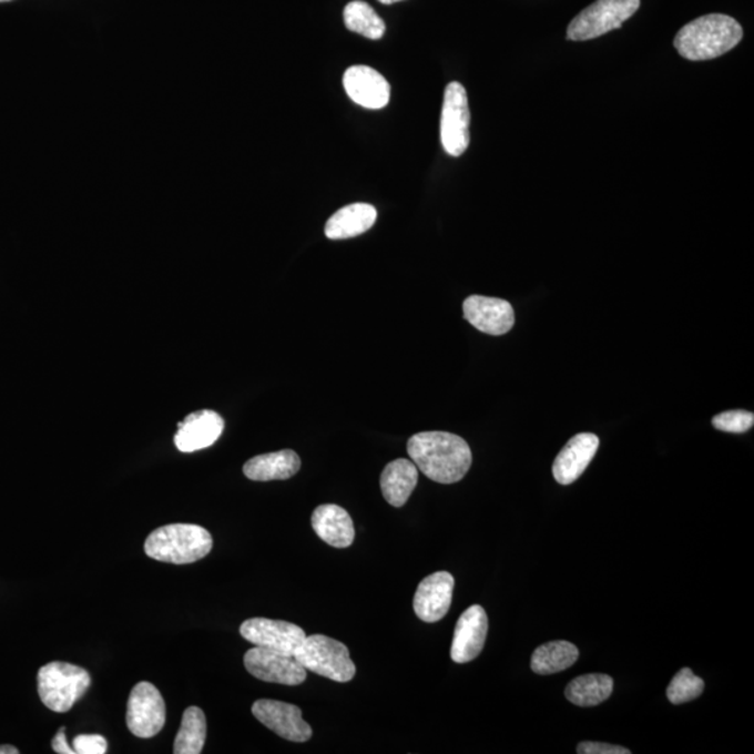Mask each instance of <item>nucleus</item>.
Segmentation results:
<instances>
[{
	"label": "nucleus",
	"instance_id": "a211bd4d",
	"mask_svg": "<svg viewBox=\"0 0 754 754\" xmlns=\"http://www.w3.org/2000/svg\"><path fill=\"white\" fill-rule=\"evenodd\" d=\"M312 527L322 541L333 548H348L355 540L351 516L337 505H322L312 516Z\"/></svg>",
	"mask_w": 754,
	"mask_h": 754
},
{
	"label": "nucleus",
	"instance_id": "c756f323",
	"mask_svg": "<svg viewBox=\"0 0 754 754\" xmlns=\"http://www.w3.org/2000/svg\"><path fill=\"white\" fill-rule=\"evenodd\" d=\"M52 748L59 754H75L74 748L69 746L64 728L59 730L57 736L53 737Z\"/></svg>",
	"mask_w": 754,
	"mask_h": 754
},
{
	"label": "nucleus",
	"instance_id": "9b49d317",
	"mask_svg": "<svg viewBox=\"0 0 754 754\" xmlns=\"http://www.w3.org/2000/svg\"><path fill=\"white\" fill-rule=\"evenodd\" d=\"M252 713L266 728L284 740L300 743L309 741L314 735L310 725L302 719L300 709L294 704L277 700H257L252 705Z\"/></svg>",
	"mask_w": 754,
	"mask_h": 754
},
{
	"label": "nucleus",
	"instance_id": "4be33fe9",
	"mask_svg": "<svg viewBox=\"0 0 754 754\" xmlns=\"http://www.w3.org/2000/svg\"><path fill=\"white\" fill-rule=\"evenodd\" d=\"M613 692V679L603 673H589L573 679L566 687V699L579 707H595L607 702Z\"/></svg>",
	"mask_w": 754,
	"mask_h": 754
},
{
	"label": "nucleus",
	"instance_id": "423d86ee",
	"mask_svg": "<svg viewBox=\"0 0 754 754\" xmlns=\"http://www.w3.org/2000/svg\"><path fill=\"white\" fill-rule=\"evenodd\" d=\"M640 9V0H597L575 16L568 27V40L589 41L621 29Z\"/></svg>",
	"mask_w": 754,
	"mask_h": 754
},
{
	"label": "nucleus",
	"instance_id": "39448f33",
	"mask_svg": "<svg viewBox=\"0 0 754 754\" xmlns=\"http://www.w3.org/2000/svg\"><path fill=\"white\" fill-rule=\"evenodd\" d=\"M295 659L306 671L317 673L334 682L353 681L357 668L346 644L323 634L306 635L304 643L295 651Z\"/></svg>",
	"mask_w": 754,
	"mask_h": 754
},
{
	"label": "nucleus",
	"instance_id": "0eeeda50",
	"mask_svg": "<svg viewBox=\"0 0 754 754\" xmlns=\"http://www.w3.org/2000/svg\"><path fill=\"white\" fill-rule=\"evenodd\" d=\"M470 106L462 84L452 82L445 91L441 108L440 139L447 154L460 157L470 145Z\"/></svg>",
	"mask_w": 754,
	"mask_h": 754
},
{
	"label": "nucleus",
	"instance_id": "b1692460",
	"mask_svg": "<svg viewBox=\"0 0 754 754\" xmlns=\"http://www.w3.org/2000/svg\"><path fill=\"white\" fill-rule=\"evenodd\" d=\"M206 715L198 707H188L182 716L181 728L174 743L175 754L202 753L206 743Z\"/></svg>",
	"mask_w": 754,
	"mask_h": 754
},
{
	"label": "nucleus",
	"instance_id": "5701e85b",
	"mask_svg": "<svg viewBox=\"0 0 754 754\" xmlns=\"http://www.w3.org/2000/svg\"><path fill=\"white\" fill-rule=\"evenodd\" d=\"M579 654V649L569 641H549L532 654L531 670L538 675H552L574 665Z\"/></svg>",
	"mask_w": 754,
	"mask_h": 754
},
{
	"label": "nucleus",
	"instance_id": "f257e3e1",
	"mask_svg": "<svg viewBox=\"0 0 754 754\" xmlns=\"http://www.w3.org/2000/svg\"><path fill=\"white\" fill-rule=\"evenodd\" d=\"M407 451L424 476L439 483H456L470 471L472 452L460 436L421 432L408 440Z\"/></svg>",
	"mask_w": 754,
	"mask_h": 754
},
{
	"label": "nucleus",
	"instance_id": "2eb2a0df",
	"mask_svg": "<svg viewBox=\"0 0 754 754\" xmlns=\"http://www.w3.org/2000/svg\"><path fill=\"white\" fill-rule=\"evenodd\" d=\"M344 89L349 99L368 110H381L390 101V84L369 67H353L344 73Z\"/></svg>",
	"mask_w": 754,
	"mask_h": 754
},
{
	"label": "nucleus",
	"instance_id": "f8f14e48",
	"mask_svg": "<svg viewBox=\"0 0 754 754\" xmlns=\"http://www.w3.org/2000/svg\"><path fill=\"white\" fill-rule=\"evenodd\" d=\"M465 317L479 332L490 336H503L514 326V310L510 302L489 296H468L462 304Z\"/></svg>",
	"mask_w": 754,
	"mask_h": 754
},
{
	"label": "nucleus",
	"instance_id": "20e7f679",
	"mask_svg": "<svg viewBox=\"0 0 754 754\" xmlns=\"http://www.w3.org/2000/svg\"><path fill=\"white\" fill-rule=\"evenodd\" d=\"M90 685V673L68 662H51L38 671V693L53 713H68Z\"/></svg>",
	"mask_w": 754,
	"mask_h": 754
},
{
	"label": "nucleus",
	"instance_id": "c85d7f7f",
	"mask_svg": "<svg viewBox=\"0 0 754 754\" xmlns=\"http://www.w3.org/2000/svg\"><path fill=\"white\" fill-rule=\"evenodd\" d=\"M579 754H630L626 747L610 745V743L583 742L578 746Z\"/></svg>",
	"mask_w": 754,
	"mask_h": 754
},
{
	"label": "nucleus",
	"instance_id": "f03ea898",
	"mask_svg": "<svg viewBox=\"0 0 754 754\" xmlns=\"http://www.w3.org/2000/svg\"><path fill=\"white\" fill-rule=\"evenodd\" d=\"M743 38L742 26L726 14H705L679 30L673 47L692 62L710 61L734 50Z\"/></svg>",
	"mask_w": 754,
	"mask_h": 754
},
{
	"label": "nucleus",
	"instance_id": "bb28decb",
	"mask_svg": "<svg viewBox=\"0 0 754 754\" xmlns=\"http://www.w3.org/2000/svg\"><path fill=\"white\" fill-rule=\"evenodd\" d=\"M754 414L748 411H728L713 418V427L723 432L745 434L753 428Z\"/></svg>",
	"mask_w": 754,
	"mask_h": 754
},
{
	"label": "nucleus",
	"instance_id": "1a4fd4ad",
	"mask_svg": "<svg viewBox=\"0 0 754 754\" xmlns=\"http://www.w3.org/2000/svg\"><path fill=\"white\" fill-rule=\"evenodd\" d=\"M245 668L252 676L263 682L279 683V685L298 686L305 682L306 671L295 659V655L282 651L257 648L245 654Z\"/></svg>",
	"mask_w": 754,
	"mask_h": 754
},
{
	"label": "nucleus",
	"instance_id": "cd10ccee",
	"mask_svg": "<svg viewBox=\"0 0 754 754\" xmlns=\"http://www.w3.org/2000/svg\"><path fill=\"white\" fill-rule=\"evenodd\" d=\"M73 748L78 754H105L108 742L101 735H79L74 737Z\"/></svg>",
	"mask_w": 754,
	"mask_h": 754
},
{
	"label": "nucleus",
	"instance_id": "473e14b6",
	"mask_svg": "<svg viewBox=\"0 0 754 754\" xmlns=\"http://www.w3.org/2000/svg\"><path fill=\"white\" fill-rule=\"evenodd\" d=\"M2 2H10V0H0V3Z\"/></svg>",
	"mask_w": 754,
	"mask_h": 754
},
{
	"label": "nucleus",
	"instance_id": "6ab92c4d",
	"mask_svg": "<svg viewBox=\"0 0 754 754\" xmlns=\"http://www.w3.org/2000/svg\"><path fill=\"white\" fill-rule=\"evenodd\" d=\"M377 212L371 204L354 203L339 208L328 218L326 236L328 240H349L363 235L375 225Z\"/></svg>",
	"mask_w": 754,
	"mask_h": 754
},
{
	"label": "nucleus",
	"instance_id": "2f4dec72",
	"mask_svg": "<svg viewBox=\"0 0 754 754\" xmlns=\"http://www.w3.org/2000/svg\"><path fill=\"white\" fill-rule=\"evenodd\" d=\"M379 2L384 3V4H393V3L401 2V0H379Z\"/></svg>",
	"mask_w": 754,
	"mask_h": 754
},
{
	"label": "nucleus",
	"instance_id": "dca6fc26",
	"mask_svg": "<svg viewBox=\"0 0 754 754\" xmlns=\"http://www.w3.org/2000/svg\"><path fill=\"white\" fill-rule=\"evenodd\" d=\"M224 419L212 409L187 415L177 427L175 446L182 452H193L213 446L224 430Z\"/></svg>",
	"mask_w": 754,
	"mask_h": 754
},
{
	"label": "nucleus",
	"instance_id": "9d476101",
	"mask_svg": "<svg viewBox=\"0 0 754 754\" xmlns=\"http://www.w3.org/2000/svg\"><path fill=\"white\" fill-rule=\"evenodd\" d=\"M240 632L242 638L257 648L277 650L293 655L306 639L304 629L296 624L272 621L266 618L247 619L241 624Z\"/></svg>",
	"mask_w": 754,
	"mask_h": 754
},
{
	"label": "nucleus",
	"instance_id": "6e6552de",
	"mask_svg": "<svg viewBox=\"0 0 754 754\" xmlns=\"http://www.w3.org/2000/svg\"><path fill=\"white\" fill-rule=\"evenodd\" d=\"M165 702L157 687L140 682L128 700L126 724L134 736L153 737L165 725Z\"/></svg>",
	"mask_w": 754,
	"mask_h": 754
},
{
	"label": "nucleus",
	"instance_id": "a878e982",
	"mask_svg": "<svg viewBox=\"0 0 754 754\" xmlns=\"http://www.w3.org/2000/svg\"><path fill=\"white\" fill-rule=\"evenodd\" d=\"M704 686L702 677L694 675L689 668H683L673 676L670 686L666 689V697L675 705L692 702V700L702 696Z\"/></svg>",
	"mask_w": 754,
	"mask_h": 754
},
{
	"label": "nucleus",
	"instance_id": "aec40b11",
	"mask_svg": "<svg viewBox=\"0 0 754 754\" xmlns=\"http://www.w3.org/2000/svg\"><path fill=\"white\" fill-rule=\"evenodd\" d=\"M299 470L300 459L294 450H282L256 456L244 466L246 478L258 482L288 479L298 473Z\"/></svg>",
	"mask_w": 754,
	"mask_h": 754
},
{
	"label": "nucleus",
	"instance_id": "7c9ffc66",
	"mask_svg": "<svg viewBox=\"0 0 754 754\" xmlns=\"http://www.w3.org/2000/svg\"><path fill=\"white\" fill-rule=\"evenodd\" d=\"M19 748L10 745L0 746V754H19Z\"/></svg>",
	"mask_w": 754,
	"mask_h": 754
},
{
	"label": "nucleus",
	"instance_id": "412c9836",
	"mask_svg": "<svg viewBox=\"0 0 754 754\" xmlns=\"http://www.w3.org/2000/svg\"><path fill=\"white\" fill-rule=\"evenodd\" d=\"M418 483V468L411 460L398 459L385 467L380 477V488L386 502L403 508Z\"/></svg>",
	"mask_w": 754,
	"mask_h": 754
},
{
	"label": "nucleus",
	"instance_id": "393cba45",
	"mask_svg": "<svg viewBox=\"0 0 754 754\" xmlns=\"http://www.w3.org/2000/svg\"><path fill=\"white\" fill-rule=\"evenodd\" d=\"M344 23L349 31L369 38V40H380L386 31L385 21L379 18L368 3L355 0L344 9Z\"/></svg>",
	"mask_w": 754,
	"mask_h": 754
},
{
	"label": "nucleus",
	"instance_id": "7ed1b4c3",
	"mask_svg": "<svg viewBox=\"0 0 754 754\" xmlns=\"http://www.w3.org/2000/svg\"><path fill=\"white\" fill-rule=\"evenodd\" d=\"M213 549V537L201 526L169 524L151 532L144 552L159 562L188 564L206 558Z\"/></svg>",
	"mask_w": 754,
	"mask_h": 754
},
{
	"label": "nucleus",
	"instance_id": "4468645a",
	"mask_svg": "<svg viewBox=\"0 0 754 754\" xmlns=\"http://www.w3.org/2000/svg\"><path fill=\"white\" fill-rule=\"evenodd\" d=\"M455 578L447 572L428 575L419 583L414 597V611L422 622H439L450 610Z\"/></svg>",
	"mask_w": 754,
	"mask_h": 754
},
{
	"label": "nucleus",
	"instance_id": "f3484780",
	"mask_svg": "<svg viewBox=\"0 0 754 754\" xmlns=\"http://www.w3.org/2000/svg\"><path fill=\"white\" fill-rule=\"evenodd\" d=\"M600 439L592 434H579L568 441L553 462L552 472L560 485H570L583 476L594 459Z\"/></svg>",
	"mask_w": 754,
	"mask_h": 754
},
{
	"label": "nucleus",
	"instance_id": "ddd939ff",
	"mask_svg": "<svg viewBox=\"0 0 754 754\" xmlns=\"http://www.w3.org/2000/svg\"><path fill=\"white\" fill-rule=\"evenodd\" d=\"M488 615L481 605H472L462 613L456 624L451 644V660L467 664L482 653L488 635Z\"/></svg>",
	"mask_w": 754,
	"mask_h": 754
}]
</instances>
